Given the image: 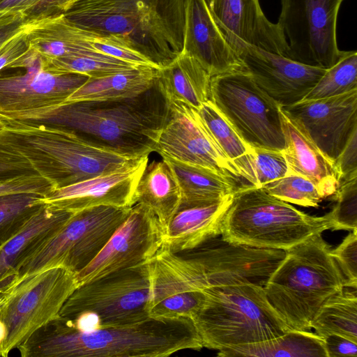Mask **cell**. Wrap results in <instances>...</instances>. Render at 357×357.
<instances>
[{
    "label": "cell",
    "mask_w": 357,
    "mask_h": 357,
    "mask_svg": "<svg viewBox=\"0 0 357 357\" xmlns=\"http://www.w3.org/2000/svg\"><path fill=\"white\" fill-rule=\"evenodd\" d=\"M3 116L61 127L91 145L139 159L155 151L170 107L155 79L151 88L132 98L64 102Z\"/></svg>",
    "instance_id": "1"
},
{
    "label": "cell",
    "mask_w": 357,
    "mask_h": 357,
    "mask_svg": "<svg viewBox=\"0 0 357 357\" xmlns=\"http://www.w3.org/2000/svg\"><path fill=\"white\" fill-rule=\"evenodd\" d=\"M202 348L188 317H149L130 326L99 327L79 326L58 315L17 349L22 357H167Z\"/></svg>",
    "instance_id": "2"
},
{
    "label": "cell",
    "mask_w": 357,
    "mask_h": 357,
    "mask_svg": "<svg viewBox=\"0 0 357 357\" xmlns=\"http://www.w3.org/2000/svg\"><path fill=\"white\" fill-rule=\"evenodd\" d=\"M63 14L99 35L121 37L156 68L183 49L185 0H77Z\"/></svg>",
    "instance_id": "3"
},
{
    "label": "cell",
    "mask_w": 357,
    "mask_h": 357,
    "mask_svg": "<svg viewBox=\"0 0 357 357\" xmlns=\"http://www.w3.org/2000/svg\"><path fill=\"white\" fill-rule=\"evenodd\" d=\"M0 135L54 189L131 167L130 159L85 142L65 128L0 115Z\"/></svg>",
    "instance_id": "4"
},
{
    "label": "cell",
    "mask_w": 357,
    "mask_h": 357,
    "mask_svg": "<svg viewBox=\"0 0 357 357\" xmlns=\"http://www.w3.org/2000/svg\"><path fill=\"white\" fill-rule=\"evenodd\" d=\"M264 287L291 330L310 331L321 306L344 286L329 245L315 234L286 250Z\"/></svg>",
    "instance_id": "5"
},
{
    "label": "cell",
    "mask_w": 357,
    "mask_h": 357,
    "mask_svg": "<svg viewBox=\"0 0 357 357\" xmlns=\"http://www.w3.org/2000/svg\"><path fill=\"white\" fill-rule=\"evenodd\" d=\"M202 290L205 302L192 320L203 347L220 351L268 340L291 330L261 285L244 282Z\"/></svg>",
    "instance_id": "6"
},
{
    "label": "cell",
    "mask_w": 357,
    "mask_h": 357,
    "mask_svg": "<svg viewBox=\"0 0 357 357\" xmlns=\"http://www.w3.org/2000/svg\"><path fill=\"white\" fill-rule=\"evenodd\" d=\"M331 228L328 213L310 215L262 188L248 185L234 192L221 222L220 235L236 244L286 251Z\"/></svg>",
    "instance_id": "7"
},
{
    "label": "cell",
    "mask_w": 357,
    "mask_h": 357,
    "mask_svg": "<svg viewBox=\"0 0 357 357\" xmlns=\"http://www.w3.org/2000/svg\"><path fill=\"white\" fill-rule=\"evenodd\" d=\"M150 296L148 261L78 286L59 315L79 326L134 325L149 318Z\"/></svg>",
    "instance_id": "8"
},
{
    "label": "cell",
    "mask_w": 357,
    "mask_h": 357,
    "mask_svg": "<svg viewBox=\"0 0 357 357\" xmlns=\"http://www.w3.org/2000/svg\"><path fill=\"white\" fill-rule=\"evenodd\" d=\"M77 287L75 273L54 266L18 275L0 288V321L7 331L3 357L55 319Z\"/></svg>",
    "instance_id": "9"
},
{
    "label": "cell",
    "mask_w": 357,
    "mask_h": 357,
    "mask_svg": "<svg viewBox=\"0 0 357 357\" xmlns=\"http://www.w3.org/2000/svg\"><path fill=\"white\" fill-rule=\"evenodd\" d=\"M131 208L102 205L73 213L22 261L15 276L54 266H62L77 274L101 251Z\"/></svg>",
    "instance_id": "10"
},
{
    "label": "cell",
    "mask_w": 357,
    "mask_h": 357,
    "mask_svg": "<svg viewBox=\"0 0 357 357\" xmlns=\"http://www.w3.org/2000/svg\"><path fill=\"white\" fill-rule=\"evenodd\" d=\"M210 101L251 147L284 149L280 105L247 72L211 77Z\"/></svg>",
    "instance_id": "11"
},
{
    "label": "cell",
    "mask_w": 357,
    "mask_h": 357,
    "mask_svg": "<svg viewBox=\"0 0 357 357\" xmlns=\"http://www.w3.org/2000/svg\"><path fill=\"white\" fill-rule=\"evenodd\" d=\"M285 253L231 243L219 235L176 254L183 258L191 278L202 290L244 282L264 287Z\"/></svg>",
    "instance_id": "12"
},
{
    "label": "cell",
    "mask_w": 357,
    "mask_h": 357,
    "mask_svg": "<svg viewBox=\"0 0 357 357\" xmlns=\"http://www.w3.org/2000/svg\"><path fill=\"white\" fill-rule=\"evenodd\" d=\"M344 0H281L277 24L289 45V59L323 69L335 65L344 51L336 28Z\"/></svg>",
    "instance_id": "13"
},
{
    "label": "cell",
    "mask_w": 357,
    "mask_h": 357,
    "mask_svg": "<svg viewBox=\"0 0 357 357\" xmlns=\"http://www.w3.org/2000/svg\"><path fill=\"white\" fill-rule=\"evenodd\" d=\"M6 69L22 71L13 74L0 72L2 116L62 105L90 78L83 74L54 69L43 56L30 48Z\"/></svg>",
    "instance_id": "14"
},
{
    "label": "cell",
    "mask_w": 357,
    "mask_h": 357,
    "mask_svg": "<svg viewBox=\"0 0 357 357\" xmlns=\"http://www.w3.org/2000/svg\"><path fill=\"white\" fill-rule=\"evenodd\" d=\"M164 234L153 212L135 204L98 255L76 274L78 286L149 261L160 250Z\"/></svg>",
    "instance_id": "15"
},
{
    "label": "cell",
    "mask_w": 357,
    "mask_h": 357,
    "mask_svg": "<svg viewBox=\"0 0 357 357\" xmlns=\"http://www.w3.org/2000/svg\"><path fill=\"white\" fill-rule=\"evenodd\" d=\"M170 117L162 128L155 151L161 156L202 166L248 185L228 160L201 119L197 109L178 102H168Z\"/></svg>",
    "instance_id": "16"
},
{
    "label": "cell",
    "mask_w": 357,
    "mask_h": 357,
    "mask_svg": "<svg viewBox=\"0 0 357 357\" xmlns=\"http://www.w3.org/2000/svg\"><path fill=\"white\" fill-rule=\"evenodd\" d=\"M234 50L255 83L282 107L303 100L326 70L243 43Z\"/></svg>",
    "instance_id": "17"
},
{
    "label": "cell",
    "mask_w": 357,
    "mask_h": 357,
    "mask_svg": "<svg viewBox=\"0 0 357 357\" xmlns=\"http://www.w3.org/2000/svg\"><path fill=\"white\" fill-rule=\"evenodd\" d=\"M282 108L301 124L333 163L357 130V89L329 98L304 100Z\"/></svg>",
    "instance_id": "18"
},
{
    "label": "cell",
    "mask_w": 357,
    "mask_h": 357,
    "mask_svg": "<svg viewBox=\"0 0 357 357\" xmlns=\"http://www.w3.org/2000/svg\"><path fill=\"white\" fill-rule=\"evenodd\" d=\"M149 264V317L192 319L203 306L206 295L195 284L183 259L176 253L160 250Z\"/></svg>",
    "instance_id": "19"
},
{
    "label": "cell",
    "mask_w": 357,
    "mask_h": 357,
    "mask_svg": "<svg viewBox=\"0 0 357 357\" xmlns=\"http://www.w3.org/2000/svg\"><path fill=\"white\" fill-rule=\"evenodd\" d=\"M181 52L195 58L211 77L246 72L213 17L208 0H185Z\"/></svg>",
    "instance_id": "20"
},
{
    "label": "cell",
    "mask_w": 357,
    "mask_h": 357,
    "mask_svg": "<svg viewBox=\"0 0 357 357\" xmlns=\"http://www.w3.org/2000/svg\"><path fill=\"white\" fill-rule=\"evenodd\" d=\"M149 161L143 157L135 165L53 190L43 202L75 213L96 206L132 207L137 184Z\"/></svg>",
    "instance_id": "21"
},
{
    "label": "cell",
    "mask_w": 357,
    "mask_h": 357,
    "mask_svg": "<svg viewBox=\"0 0 357 357\" xmlns=\"http://www.w3.org/2000/svg\"><path fill=\"white\" fill-rule=\"evenodd\" d=\"M217 24L234 48L243 43L289 58V45L278 25L263 13L259 0H208Z\"/></svg>",
    "instance_id": "22"
},
{
    "label": "cell",
    "mask_w": 357,
    "mask_h": 357,
    "mask_svg": "<svg viewBox=\"0 0 357 357\" xmlns=\"http://www.w3.org/2000/svg\"><path fill=\"white\" fill-rule=\"evenodd\" d=\"M285 147L281 151L288 167L287 174L303 176L310 180L326 198L339 186L334 163L318 148L294 118L280 108Z\"/></svg>",
    "instance_id": "23"
},
{
    "label": "cell",
    "mask_w": 357,
    "mask_h": 357,
    "mask_svg": "<svg viewBox=\"0 0 357 357\" xmlns=\"http://www.w3.org/2000/svg\"><path fill=\"white\" fill-rule=\"evenodd\" d=\"M234 194L214 203L179 208L165 231L160 250L178 253L220 235L221 222Z\"/></svg>",
    "instance_id": "24"
},
{
    "label": "cell",
    "mask_w": 357,
    "mask_h": 357,
    "mask_svg": "<svg viewBox=\"0 0 357 357\" xmlns=\"http://www.w3.org/2000/svg\"><path fill=\"white\" fill-rule=\"evenodd\" d=\"M73 213L44 202L24 227L0 247V288L15 278L22 261L59 229Z\"/></svg>",
    "instance_id": "25"
},
{
    "label": "cell",
    "mask_w": 357,
    "mask_h": 357,
    "mask_svg": "<svg viewBox=\"0 0 357 357\" xmlns=\"http://www.w3.org/2000/svg\"><path fill=\"white\" fill-rule=\"evenodd\" d=\"M30 49L47 59L94 50L100 36L69 21L63 14L28 23L25 28Z\"/></svg>",
    "instance_id": "26"
},
{
    "label": "cell",
    "mask_w": 357,
    "mask_h": 357,
    "mask_svg": "<svg viewBox=\"0 0 357 357\" xmlns=\"http://www.w3.org/2000/svg\"><path fill=\"white\" fill-rule=\"evenodd\" d=\"M211 76L193 57L181 52L157 70L156 81L168 102L178 101L198 109L210 100Z\"/></svg>",
    "instance_id": "27"
},
{
    "label": "cell",
    "mask_w": 357,
    "mask_h": 357,
    "mask_svg": "<svg viewBox=\"0 0 357 357\" xmlns=\"http://www.w3.org/2000/svg\"><path fill=\"white\" fill-rule=\"evenodd\" d=\"M162 158L170 166L177 180L181 196L179 208L214 203L243 187L232 178L212 169L166 156Z\"/></svg>",
    "instance_id": "28"
},
{
    "label": "cell",
    "mask_w": 357,
    "mask_h": 357,
    "mask_svg": "<svg viewBox=\"0 0 357 357\" xmlns=\"http://www.w3.org/2000/svg\"><path fill=\"white\" fill-rule=\"evenodd\" d=\"M181 192L176 176L163 159L146 165L134 194V202L149 207L165 231L181 204Z\"/></svg>",
    "instance_id": "29"
},
{
    "label": "cell",
    "mask_w": 357,
    "mask_h": 357,
    "mask_svg": "<svg viewBox=\"0 0 357 357\" xmlns=\"http://www.w3.org/2000/svg\"><path fill=\"white\" fill-rule=\"evenodd\" d=\"M158 69L151 66L138 65L103 77L89 78L66 102L135 98L153 86Z\"/></svg>",
    "instance_id": "30"
},
{
    "label": "cell",
    "mask_w": 357,
    "mask_h": 357,
    "mask_svg": "<svg viewBox=\"0 0 357 357\" xmlns=\"http://www.w3.org/2000/svg\"><path fill=\"white\" fill-rule=\"evenodd\" d=\"M218 356L327 357L324 338L310 331L289 330L284 334L259 342L218 351Z\"/></svg>",
    "instance_id": "31"
},
{
    "label": "cell",
    "mask_w": 357,
    "mask_h": 357,
    "mask_svg": "<svg viewBox=\"0 0 357 357\" xmlns=\"http://www.w3.org/2000/svg\"><path fill=\"white\" fill-rule=\"evenodd\" d=\"M53 190V184L0 135V196L26 192L45 197Z\"/></svg>",
    "instance_id": "32"
},
{
    "label": "cell",
    "mask_w": 357,
    "mask_h": 357,
    "mask_svg": "<svg viewBox=\"0 0 357 357\" xmlns=\"http://www.w3.org/2000/svg\"><path fill=\"white\" fill-rule=\"evenodd\" d=\"M197 112L223 154L241 178L250 185L253 148L242 139L210 100L204 102Z\"/></svg>",
    "instance_id": "33"
},
{
    "label": "cell",
    "mask_w": 357,
    "mask_h": 357,
    "mask_svg": "<svg viewBox=\"0 0 357 357\" xmlns=\"http://www.w3.org/2000/svg\"><path fill=\"white\" fill-rule=\"evenodd\" d=\"M311 328L322 337L337 335L357 343L356 289H343L330 297L318 310Z\"/></svg>",
    "instance_id": "34"
},
{
    "label": "cell",
    "mask_w": 357,
    "mask_h": 357,
    "mask_svg": "<svg viewBox=\"0 0 357 357\" xmlns=\"http://www.w3.org/2000/svg\"><path fill=\"white\" fill-rule=\"evenodd\" d=\"M45 59L54 69L83 74L90 78L103 77L138 66L95 50L54 59Z\"/></svg>",
    "instance_id": "35"
},
{
    "label": "cell",
    "mask_w": 357,
    "mask_h": 357,
    "mask_svg": "<svg viewBox=\"0 0 357 357\" xmlns=\"http://www.w3.org/2000/svg\"><path fill=\"white\" fill-rule=\"evenodd\" d=\"M43 197L35 193L0 196V247L16 235L43 205Z\"/></svg>",
    "instance_id": "36"
},
{
    "label": "cell",
    "mask_w": 357,
    "mask_h": 357,
    "mask_svg": "<svg viewBox=\"0 0 357 357\" xmlns=\"http://www.w3.org/2000/svg\"><path fill=\"white\" fill-rule=\"evenodd\" d=\"M357 89V52L344 51L339 61L326 69L303 100H314L342 95Z\"/></svg>",
    "instance_id": "37"
},
{
    "label": "cell",
    "mask_w": 357,
    "mask_h": 357,
    "mask_svg": "<svg viewBox=\"0 0 357 357\" xmlns=\"http://www.w3.org/2000/svg\"><path fill=\"white\" fill-rule=\"evenodd\" d=\"M260 188L280 200L305 207H318L324 199L310 180L294 174H287Z\"/></svg>",
    "instance_id": "38"
},
{
    "label": "cell",
    "mask_w": 357,
    "mask_h": 357,
    "mask_svg": "<svg viewBox=\"0 0 357 357\" xmlns=\"http://www.w3.org/2000/svg\"><path fill=\"white\" fill-rule=\"evenodd\" d=\"M332 196L336 204L328 213L331 229L357 231V178L340 183Z\"/></svg>",
    "instance_id": "39"
},
{
    "label": "cell",
    "mask_w": 357,
    "mask_h": 357,
    "mask_svg": "<svg viewBox=\"0 0 357 357\" xmlns=\"http://www.w3.org/2000/svg\"><path fill=\"white\" fill-rule=\"evenodd\" d=\"M287 173V164L281 151L253 148L251 185L262 187Z\"/></svg>",
    "instance_id": "40"
},
{
    "label": "cell",
    "mask_w": 357,
    "mask_h": 357,
    "mask_svg": "<svg viewBox=\"0 0 357 357\" xmlns=\"http://www.w3.org/2000/svg\"><path fill=\"white\" fill-rule=\"evenodd\" d=\"M331 254L344 277V286L357 288V231L349 234Z\"/></svg>",
    "instance_id": "41"
},
{
    "label": "cell",
    "mask_w": 357,
    "mask_h": 357,
    "mask_svg": "<svg viewBox=\"0 0 357 357\" xmlns=\"http://www.w3.org/2000/svg\"><path fill=\"white\" fill-rule=\"evenodd\" d=\"M92 46L98 52L123 61L134 65H147L155 67L146 58L119 36L112 34L100 36L93 42Z\"/></svg>",
    "instance_id": "42"
},
{
    "label": "cell",
    "mask_w": 357,
    "mask_h": 357,
    "mask_svg": "<svg viewBox=\"0 0 357 357\" xmlns=\"http://www.w3.org/2000/svg\"><path fill=\"white\" fill-rule=\"evenodd\" d=\"M340 183L357 178V130H356L345 147L334 162Z\"/></svg>",
    "instance_id": "43"
},
{
    "label": "cell",
    "mask_w": 357,
    "mask_h": 357,
    "mask_svg": "<svg viewBox=\"0 0 357 357\" xmlns=\"http://www.w3.org/2000/svg\"><path fill=\"white\" fill-rule=\"evenodd\" d=\"M24 29L14 35L0 48V71L3 70L30 48L27 33Z\"/></svg>",
    "instance_id": "44"
},
{
    "label": "cell",
    "mask_w": 357,
    "mask_h": 357,
    "mask_svg": "<svg viewBox=\"0 0 357 357\" xmlns=\"http://www.w3.org/2000/svg\"><path fill=\"white\" fill-rule=\"evenodd\" d=\"M68 0H40L34 6L24 11L27 23L62 14Z\"/></svg>",
    "instance_id": "45"
},
{
    "label": "cell",
    "mask_w": 357,
    "mask_h": 357,
    "mask_svg": "<svg viewBox=\"0 0 357 357\" xmlns=\"http://www.w3.org/2000/svg\"><path fill=\"white\" fill-rule=\"evenodd\" d=\"M27 24L22 12L0 10V48Z\"/></svg>",
    "instance_id": "46"
},
{
    "label": "cell",
    "mask_w": 357,
    "mask_h": 357,
    "mask_svg": "<svg viewBox=\"0 0 357 357\" xmlns=\"http://www.w3.org/2000/svg\"><path fill=\"white\" fill-rule=\"evenodd\" d=\"M327 357H356L357 343L337 335L323 337Z\"/></svg>",
    "instance_id": "47"
},
{
    "label": "cell",
    "mask_w": 357,
    "mask_h": 357,
    "mask_svg": "<svg viewBox=\"0 0 357 357\" xmlns=\"http://www.w3.org/2000/svg\"><path fill=\"white\" fill-rule=\"evenodd\" d=\"M40 0H1L0 10L24 13Z\"/></svg>",
    "instance_id": "48"
},
{
    "label": "cell",
    "mask_w": 357,
    "mask_h": 357,
    "mask_svg": "<svg viewBox=\"0 0 357 357\" xmlns=\"http://www.w3.org/2000/svg\"><path fill=\"white\" fill-rule=\"evenodd\" d=\"M77 0H68L67 1V3H66V8H65V10L73 3H74L75 1H76ZM64 10V11H65Z\"/></svg>",
    "instance_id": "49"
},
{
    "label": "cell",
    "mask_w": 357,
    "mask_h": 357,
    "mask_svg": "<svg viewBox=\"0 0 357 357\" xmlns=\"http://www.w3.org/2000/svg\"><path fill=\"white\" fill-rule=\"evenodd\" d=\"M1 1V0H0V1Z\"/></svg>",
    "instance_id": "50"
}]
</instances>
